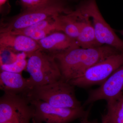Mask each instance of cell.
Segmentation results:
<instances>
[{"instance_id": "d6986e66", "label": "cell", "mask_w": 123, "mask_h": 123, "mask_svg": "<svg viewBox=\"0 0 123 123\" xmlns=\"http://www.w3.org/2000/svg\"><path fill=\"white\" fill-rule=\"evenodd\" d=\"M30 120L27 119H19L10 120L2 123H30Z\"/></svg>"}, {"instance_id": "3957f363", "label": "cell", "mask_w": 123, "mask_h": 123, "mask_svg": "<svg viewBox=\"0 0 123 123\" xmlns=\"http://www.w3.org/2000/svg\"><path fill=\"white\" fill-rule=\"evenodd\" d=\"M72 10L62 0H48L43 4L26 9L2 24L0 32H10L20 30L47 18L68 13Z\"/></svg>"}, {"instance_id": "5b68a950", "label": "cell", "mask_w": 123, "mask_h": 123, "mask_svg": "<svg viewBox=\"0 0 123 123\" xmlns=\"http://www.w3.org/2000/svg\"><path fill=\"white\" fill-rule=\"evenodd\" d=\"M76 9L91 19L96 37L99 44L111 46L123 52V40L117 36L104 18L96 0H86L82 2Z\"/></svg>"}, {"instance_id": "7a4b0ae2", "label": "cell", "mask_w": 123, "mask_h": 123, "mask_svg": "<svg viewBox=\"0 0 123 123\" xmlns=\"http://www.w3.org/2000/svg\"><path fill=\"white\" fill-rule=\"evenodd\" d=\"M74 86L62 79L44 85L35 86L26 95L28 100L43 101L55 107L78 108L82 107L76 97Z\"/></svg>"}, {"instance_id": "ac0fdd59", "label": "cell", "mask_w": 123, "mask_h": 123, "mask_svg": "<svg viewBox=\"0 0 123 123\" xmlns=\"http://www.w3.org/2000/svg\"><path fill=\"white\" fill-rule=\"evenodd\" d=\"M48 0H20L22 5L26 9L37 7L44 4Z\"/></svg>"}, {"instance_id": "6da1fadb", "label": "cell", "mask_w": 123, "mask_h": 123, "mask_svg": "<svg viewBox=\"0 0 123 123\" xmlns=\"http://www.w3.org/2000/svg\"><path fill=\"white\" fill-rule=\"evenodd\" d=\"M120 51L104 45L96 47H77L62 53L52 55L59 67L62 79L68 82L79 77L88 68Z\"/></svg>"}, {"instance_id": "cb8c5ba5", "label": "cell", "mask_w": 123, "mask_h": 123, "mask_svg": "<svg viewBox=\"0 0 123 123\" xmlns=\"http://www.w3.org/2000/svg\"><path fill=\"white\" fill-rule=\"evenodd\" d=\"M119 33H120V34L123 36V30H120L118 31Z\"/></svg>"}, {"instance_id": "2e32d148", "label": "cell", "mask_w": 123, "mask_h": 123, "mask_svg": "<svg viewBox=\"0 0 123 123\" xmlns=\"http://www.w3.org/2000/svg\"><path fill=\"white\" fill-rule=\"evenodd\" d=\"M108 123H123V95L116 100L107 103Z\"/></svg>"}, {"instance_id": "7402d4cb", "label": "cell", "mask_w": 123, "mask_h": 123, "mask_svg": "<svg viewBox=\"0 0 123 123\" xmlns=\"http://www.w3.org/2000/svg\"><path fill=\"white\" fill-rule=\"evenodd\" d=\"M7 0H0V6L1 7L3 5L5 4L7 2Z\"/></svg>"}, {"instance_id": "9c48e42d", "label": "cell", "mask_w": 123, "mask_h": 123, "mask_svg": "<svg viewBox=\"0 0 123 123\" xmlns=\"http://www.w3.org/2000/svg\"><path fill=\"white\" fill-rule=\"evenodd\" d=\"M123 95V64L117 69L98 88L89 92L85 105L100 100L107 103L114 102Z\"/></svg>"}, {"instance_id": "ba28073f", "label": "cell", "mask_w": 123, "mask_h": 123, "mask_svg": "<svg viewBox=\"0 0 123 123\" xmlns=\"http://www.w3.org/2000/svg\"><path fill=\"white\" fill-rule=\"evenodd\" d=\"M33 110L26 96L4 93L0 99V123L33 118Z\"/></svg>"}, {"instance_id": "8fae6325", "label": "cell", "mask_w": 123, "mask_h": 123, "mask_svg": "<svg viewBox=\"0 0 123 123\" xmlns=\"http://www.w3.org/2000/svg\"><path fill=\"white\" fill-rule=\"evenodd\" d=\"M37 42L41 50L52 55L79 47L76 39L59 31L52 32Z\"/></svg>"}, {"instance_id": "9a60e30c", "label": "cell", "mask_w": 123, "mask_h": 123, "mask_svg": "<svg viewBox=\"0 0 123 123\" xmlns=\"http://www.w3.org/2000/svg\"><path fill=\"white\" fill-rule=\"evenodd\" d=\"M56 30L77 40L79 34V22L74 11L57 16L55 18Z\"/></svg>"}, {"instance_id": "603a6c76", "label": "cell", "mask_w": 123, "mask_h": 123, "mask_svg": "<svg viewBox=\"0 0 123 123\" xmlns=\"http://www.w3.org/2000/svg\"><path fill=\"white\" fill-rule=\"evenodd\" d=\"M88 123H98V121L97 120H94L91 121H89Z\"/></svg>"}, {"instance_id": "4fadbf2b", "label": "cell", "mask_w": 123, "mask_h": 123, "mask_svg": "<svg viewBox=\"0 0 123 123\" xmlns=\"http://www.w3.org/2000/svg\"><path fill=\"white\" fill-rule=\"evenodd\" d=\"M79 22V31L77 41L80 47L89 48L102 46L97 40L95 32L90 18L75 10Z\"/></svg>"}, {"instance_id": "277c9868", "label": "cell", "mask_w": 123, "mask_h": 123, "mask_svg": "<svg viewBox=\"0 0 123 123\" xmlns=\"http://www.w3.org/2000/svg\"><path fill=\"white\" fill-rule=\"evenodd\" d=\"M28 58L26 70L30 75L28 80L31 89L62 79L59 67L52 55L40 49Z\"/></svg>"}, {"instance_id": "ffe728a7", "label": "cell", "mask_w": 123, "mask_h": 123, "mask_svg": "<svg viewBox=\"0 0 123 123\" xmlns=\"http://www.w3.org/2000/svg\"><path fill=\"white\" fill-rule=\"evenodd\" d=\"M91 107L89 108L87 111H86V112L84 116V117L81 118V123H88L89 121H88V117H89V114L90 112V110Z\"/></svg>"}, {"instance_id": "30bf717a", "label": "cell", "mask_w": 123, "mask_h": 123, "mask_svg": "<svg viewBox=\"0 0 123 123\" xmlns=\"http://www.w3.org/2000/svg\"><path fill=\"white\" fill-rule=\"evenodd\" d=\"M40 49L37 42L29 36L10 32L0 33V51L25 53L28 56Z\"/></svg>"}, {"instance_id": "7c38bea8", "label": "cell", "mask_w": 123, "mask_h": 123, "mask_svg": "<svg viewBox=\"0 0 123 123\" xmlns=\"http://www.w3.org/2000/svg\"><path fill=\"white\" fill-rule=\"evenodd\" d=\"M0 86L4 93L26 95L31 89L28 79L23 77L21 73L1 71Z\"/></svg>"}, {"instance_id": "44dd1931", "label": "cell", "mask_w": 123, "mask_h": 123, "mask_svg": "<svg viewBox=\"0 0 123 123\" xmlns=\"http://www.w3.org/2000/svg\"><path fill=\"white\" fill-rule=\"evenodd\" d=\"M102 123H108L106 115H103L102 116Z\"/></svg>"}, {"instance_id": "e0dca14e", "label": "cell", "mask_w": 123, "mask_h": 123, "mask_svg": "<svg viewBox=\"0 0 123 123\" xmlns=\"http://www.w3.org/2000/svg\"><path fill=\"white\" fill-rule=\"evenodd\" d=\"M28 55L25 53H17L16 60L9 63L0 65L1 71H7L10 72L21 73L26 70L27 65Z\"/></svg>"}, {"instance_id": "8992f818", "label": "cell", "mask_w": 123, "mask_h": 123, "mask_svg": "<svg viewBox=\"0 0 123 123\" xmlns=\"http://www.w3.org/2000/svg\"><path fill=\"white\" fill-rule=\"evenodd\" d=\"M123 64V52H120L95 64L81 75L68 82L74 86L80 88L100 85Z\"/></svg>"}, {"instance_id": "52a82bcc", "label": "cell", "mask_w": 123, "mask_h": 123, "mask_svg": "<svg viewBox=\"0 0 123 123\" xmlns=\"http://www.w3.org/2000/svg\"><path fill=\"white\" fill-rule=\"evenodd\" d=\"M29 101L33 108V118L37 123H68L82 118L86 112L82 106L76 108L55 107L42 101Z\"/></svg>"}, {"instance_id": "5bb4252c", "label": "cell", "mask_w": 123, "mask_h": 123, "mask_svg": "<svg viewBox=\"0 0 123 123\" xmlns=\"http://www.w3.org/2000/svg\"><path fill=\"white\" fill-rule=\"evenodd\" d=\"M57 16L49 18L26 28L10 32L27 36L38 42L52 32L57 31L55 22Z\"/></svg>"}]
</instances>
